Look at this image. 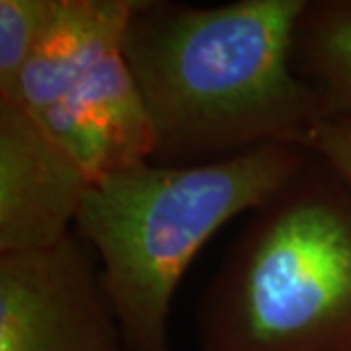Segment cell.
Instances as JSON below:
<instances>
[{
	"instance_id": "8992f818",
	"label": "cell",
	"mask_w": 351,
	"mask_h": 351,
	"mask_svg": "<svg viewBox=\"0 0 351 351\" xmlns=\"http://www.w3.org/2000/svg\"><path fill=\"white\" fill-rule=\"evenodd\" d=\"M94 182L22 104L0 100V254L69 237Z\"/></svg>"
},
{
	"instance_id": "5b68a950",
	"label": "cell",
	"mask_w": 351,
	"mask_h": 351,
	"mask_svg": "<svg viewBox=\"0 0 351 351\" xmlns=\"http://www.w3.org/2000/svg\"><path fill=\"white\" fill-rule=\"evenodd\" d=\"M0 351H129L80 234L0 254Z\"/></svg>"
},
{
	"instance_id": "ba28073f",
	"label": "cell",
	"mask_w": 351,
	"mask_h": 351,
	"mask_svg": "<svg viewBox=\"0 0 351 351\" xmlns=\"http://www.w3.org/2000/svg\"><path fill=\"white\" fill-rule=\"evenodd\" d=\"M57 10L59 0H0V100H16L25 64Z\"/></svg>"
},
{
	"instance_id": "9c48e42d",
	"label": "cell",
	"mask_w": 351,
	"mask_h": 351,
	"mask_svg": "<svg viewBox=\"0 0 351 351\" xmlns=\"http://www.w3.org/2000/svg\"><path fill=\"white\" fill-rule=\"evenodd\" d=\"M351 188V117H324L313 127L304 143Z\"/></svg>"
},
{
	"instance_id": "277c9868",
	"label": "cell",
	"mask_w": 351,
	"mask_h": 351,
	"mask_svg": "<svg viewBox=\"0 0 351 351\" xmlns=\"http://www.w3.org/2000/svg\"><path fill=\"white\" fill-rule=\"evenodd\" d=\"M137 0H59L16 100L94 180L149 162L154 137L123 36Z\"/></svg>"
},
{
	"instance_id": "52a82bcc",
	"label": "cell",
	"mask_w": 351,
	"mask_h": 351,
	"mask_svg": "<svg viewBox=\"0 0 351 351\" xmlns=\"http://www.w3.org/2000/svg\"><path fill=\"white\" fill-rule=\"evenodd\" d=\"M295 71L326 117H351V0H308L295 29Z\"/></svg>"
},
{
	"instance_id": "3957f363",
	"label": "cell",
	"mask_w": 351,
	"mask_h": 351,
	"mask_svg": "<svg viewBox=\"0 0 351 351\" xmlns=\"http://www.w3.org/2000/svg\"><path fill=\"white\" fill-rule=\"evenodd\" d=\"M195 326L199 351H351V188L328 164L252 213Z\"/></svg>"
},
{
	"instance_id": "7a4b0ae2",
	"label": "cell",
	"mask_w": 351,
	"mask_h": 351,
	"mask_svg": "<svg viewBox=\"0 0 351 351\" xmlns=\"http://www.w3.org/2000/svg\"><path fill=\"white\" fill-rule=\"evenodd\" d=\"M295 145H267L203 164L143 162L92 184L75 230L96 254L129 351H172V301L207 242L263 207L313 162Z\"/></svg>"
},
{
	"instance_id": "6da1fadb",
	"label": "cell",
	"mask_w": 351,
	"mask_h": 351,
	"mask_svg": "<svg viewBox=\"0 0 351 351\" xmlns=\"http://www.w3.org/2000/svg\"><path fill=\"white\" fill-rule=\"evenodd\" d=\"M306 2L137 0L123 53L151 121V162H213L267 145L304 149L326 117L293 63Z\"/></svg>"
}]
</instances>
